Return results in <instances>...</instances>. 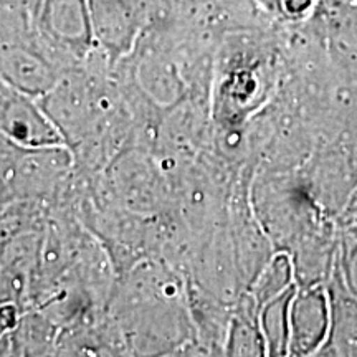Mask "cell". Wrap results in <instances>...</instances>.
I'll return each instance as SVG.
<instances>
[{
	"label": "cell",
	"instance_id": "cell-4",
	"mask_svg": "<svg viewBox=\"0 0 357 357\" xmlns=\"http://www.w3.org/2000/svg\"><path fill=\"white\" fill-rule=\"evenodd\" d=\"M182 2H185V0H164V3H166V7L177 6V3H182Z\"/></svg>",
	"mask_w": 357,
	"mask_h": 357
},
{
	"label": "cell",
	"instance_id": "cell-3",
	"mask_svg": "<svg viewBox=\"0 0 357 357\" xmlns=\"http://www.w3.org/2000/svg\"><path fill=\"white\" fill-rule=\"evenodd\" d=\"M266 10L284 20H300L314 7L316 0H258Z\"/></svg>",
	"mask_w": 357,
	"mask_h": 357
},
{
	"label": "cell",
	"instance_id": "cell-1",
	"mask_svg": "<svg viewBox=\"0 0 357 357\" xmlns=\"http://www.w3.org/2000/svg\"><path fill=\"white\" fill-rule=\"evenodd\" d=\"M30 20L65 71L84 63L98 48L88 0H32Z\"/></svg>",
	"mask_w": 357,
	"mask_h": 357
},
{
	"label": "cell",
	"instance_id": "cell-2",
	"mask_svg": "<svg viewBox=\"0 0 357 357\" xmlns=\"http://www.w3.org/2000/svg\"><path fill=\"white\" fill-rule=\"evenodd\" d=\"M88 6L96 45L111 68L131 55L167 12L164 0H88Z\"/></svg>",
	"mask_w": 357,
	"mask_h": 357
}]
</instances>
